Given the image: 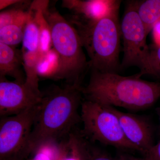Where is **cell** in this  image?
Returning a JSON list of instances; mask_svg holds the SVG:
<instances>
[{
	"label": "cell",
	"instance_id": "obj_1",
	"mask_svg": "<svg viewBox=\"0 0 160 160\" xmlns=\"http://www.w3.org/2000/svg\"><path fill=\"white\" fill-rule=\"evenodd\" d=\"M82 86H54L42 93L32 131L30 155L41 145L59 142L82 122Z\"/></svg>",
	"mask_w": 160,
	"mask_h": 160
},
{
	"label": "cell",
	"instance_id": "obj_2",
	"mask_svg": "<svg viewBox=\"0 0 160 160\" xmlns=\"http://www.w3.org/2000/svg\"><path fill=\"white\" fill-rule=\"evenodd\" d=\"M82 90L85 99L139 111L151 107L159 98L160 82L143 80L138 74L126 77L91 70L89 83Z\"/></svg>",
	"mask_w": 160,
	"mask_h": 160
},
{
	"label": "cell",
	"instance_id": "obj_3",
	"mask_svg": "<svg viewBox=\"0 0 160 160\" xmlns=\"http://www.w3.org/2000/svg\"><path fill=\"white\" fill-rule=\"evenodd\" d=\"M121 1L104 17L89 21L76 16L72 21L83 48L89 58L91 70L102 72L117 73L122 37L119 10Z\"/></svg>",
	"mask_w": 160,
	"mask_h": 160
},
{
	"label": "cell",
	"instance_id": "obj_4",
	"mask_svg": "<svg viewBox=\"0 0 160 160\" xmlns=\"http://www.w3.org/2000/svg\"><path fill=\"white\" fill-rule=\"evenodd\" d=\"M51 30L53 49L59 58V68L54 79L64 80L67 85L82 86L88 68L83 47L77 31L58 12L44 10Z\"/></svg>",
	"mask_w": 160,
	"mask_h": 160
},
{
	"label": "cell",
	"instance_id": "obj_5",
	"mask_svg": "<svg viewBox=\"0 0 160 160\" xmlns=\"http://www.w3.org/2000/svg\"><path fill=\"white\" fill-rule=\"evenodd\" d=\"M81 133L91 143L98 142L122 150L139 151L126 138L117 116L106 106L83 99L81 106Z\"/></svg>",
	"mask_w": 160,
	"mask_h": 160
},
{
	"label": "cell",
	"instance_id": "obj_6",
	"mask_svg": "<svg viewBox=\"0 0 160 160\" xmlns=\"http://www.w3.org/2000/svg\"><path fill=\"white\" fill-rule=\"evenodd\" d=\"M123 41V58L121 67L136 66L140 69V77L145 75L152 76L151 49L146 42L148 34L139 17L134 1L127 2L121 24Z\"/></svg>",
	"mask_w": 160,
	"mask_h": 160
},
{
	"label": "cell",
	"instance_id": "obj_7",
	"mask_svg": "<svg viewBox=\"0 0 160 160\" xmlns=\"http://www.w3.org/2000/svg\"><path fill=\"white\" fill-rule=\"evenodd\" d=\"M39 103L19 114L1 118L0 160H24L30 155L29 142Z\"/></svg>",
	"mask_w": 160,
	"mask_h": 160
},
{
	"label": "cell",
	"instance_id": "obj_8",
	"mask_svg": "<svg viewBox=\"0 0 160 160\" xmlns=\"http://www.w3.org/2000/svg\"><path fill=\"white\" fill-rule=\"evenodd\" d=\"M1 118L19 114L38 105L42 97V92L35 91L25 83L0 78Z\"/></svg>",
	"mask_w": 160,
	"mask_h": 160
},
{
	"label": "cell",
	"instance_id": "obj_9",
	"mask_svg": "<svg viewBox=\"0 0 160 160\" xmlns=\"http://www.w3.org/2000/svg\"><path fill=\"white\" fill-rule=\"evenodd\" d=\"M106 106L117 117L126 138L140 152L146 154L154 145L152 126L149 120L144 116L119 111L112 106Z\"/></svg>",
	"mask_w": 160,
	"mask_h": 160
},
{
	"label": "cell",
	"instance_id": "obj_10",
	"mask_svg": "<svg viewBox=\"0 0 160 160\" xmlns=\"http://www.w3.org/2000/svg\"><path fill=\"white\" fill-rule=\"evenodd\" d=\"M120 1L89 0L63 1V6L73 10L83 19L96 21L106 15Z\"/></svg>",
	"mask_w": 160,
	"mask_h": 160
},
{
	"label": "cell",
	"instance_id": "obj_11",
	"mask_svg": "<svg viewBox=\"0 0 160 160\" xmlns=\"http://www.w3.org/2000/svg\"><path fill=\"white\" fill-rule=\"evenodd\" d=\"M22 52L13 46L0 43V78H5L6 76H9L14 78L15 81L25 83L26 78L22 72Z\"/></svg>",
	"mask_w": 160,
	"mask_h": 160
},
{
	"label": "cell",
	"instance_id": "obj_12",
	"mask_svg": "<svg viewBox=\"0 0 160 160\" xmlns=\"http://www.w3.org/2000/svg\"><path fill=\"white\" fill-rule=\"evenodd\" d=\"M136 10L149 34L160 20V0L134 1Z\"/></svg>",
	"mask_w": 160,
	"mask_h": 160
},
{
	"label": "cell",
	"instance_id": "obj_13",
	"mask_svg": "<svg viewBox=\"0 0 160 160\" xmlns=\"http://www.w3.org/2000/svg\"><path fill=\"white\" fill-rule=\"evenodd\" d=\"M67 152L63 160H89L88 141L75 128L66 138Z\"/></svg>",
	"mask_w": 160,
	"mask_h": 160
},
{
	"label": "cell",
	"instance_id": "obj_14",
	"mask_svg": "<svg viewBox=\"0 0 160 160\" xmlns=\"http://www.w3.org/2000/svg\"><path fill=\"white\" fill-rule=\"evenodd\" d=\"M23 67L26 74L25 84L35 91L40 92L39 88L38 65L42 53L39 51L30 52L23 50Z\"/></svg>",
	"mask_w": 160,
	"mask_h": 160
},
{
	"label": "cell",
	"instance_id": "obj_15",
	"mask_svg": "<svg viewBox=\"0 0 160 160\" xmlns=\"http://www.w3.org/2000/svg\"><path fill=\"white\" fill-rule=\"evenodd\" d=\"M29 16L23 36V50L37 52L39 50L40 33L37 23L33 18L31 12L29 10Z\"/></svg>",
	"mask_w": 160,
	"mask_h": 160
},
{
	"label": "cell",
	"instance_id": "obj_16",
	"mask_svg": "<svg viewBox=\"0 0 160 160\" xmlns=\"http://www.w3.org/2000/svg\"><path fill=\"white\" fill-rule=\"evenodd\" d=\"M59 58L53 49L42 55L38 65L39 76L53 79L59 68Z\"/></svg>",
	"mask_w": 160,
	"mask_h": 160
},
{
	"label": "cell",
	"instance_id": "obj_17",
	"mask_svg": "<svg viewBox=\"0 0 160 160\" xmlns=\"http://www.w3.org/2000/svg\"><path fill=\"white\" fill-rule=\"evenodd\" d=\"M25 27L9 25L0 28V43L15 47L22 42Z\"/></svg>",
	"mask_w": 160,
	"mask_h": 160
},
{
	"label": "cell",
	"instance_id": "obj_18",
	"mask_svg": "<svg viewBox=\"0 0 160 160\" xmlns=\"http://www.w3.org/2000/svg\"><path fill=\"white\" fill-rule=\"evenodd\" d=\"M29 12L23 9H12L1 12L0 28L9 25H17L26 27L29 19Z\"/></svg>",
	"mask_w": 160,
	"mask_h": 160
},
{
	"label": "cell",
	"instance_id": "obj_19",
	"mask_svg": "<svg viewBox=\"0 0 160 160\" xmlns=\"http://www.w3.org/2000/svg\"><path fill=\"white\" fill-rule=\"evenodd\" d=\"M59 142H48L41 145L32 154L29 160H54L59 149Z\"/></svg>",
	"mask_w": 160,
	"mask_h": 160
},
{
	"label": "cell",
	"instance_id": "obj_20",
	"mask_svg": "<svg viewBox=\"0 0 160 160\" xmlns=\"http://www.w3.org/2000/svg\"><path fill=\"white\" fill-rule=\"evenodd\" d=\"M89 160H115L108 153L88 141Z\"/></svg>",
	"mask_w": 160,
	"mask_h": 160
},
{
	"label": "cell",
	"instance_id": "obj_21",
	"mask_svg": "<svg viewBox=\"0 0 160 160\" xmlns=\"http://www.w3.org/2000/svg\"><path fill=\"white\" fill-rule=\"evenodd\" d=\"M150 49L152 76L160 79V46Z\"/></svg>",
	"mask_w": 160,
	"mask_h": 160
},
{
	"label": "cell",
	"instance_id": "obj_22",
	"mask_svg": "<svg viewBox=\"0 0 160 160\" xmlns=\"http://www.w3.org/2000/svg\"><path fill=\"white\" fill-rule=\"evenodd\" d=\"M144 155L146 160H160V140Z\"/></svg>",
	"mask_w": 160,
	"mask_h": 160
},
{
	"label": "cell",
	"instance_id": "obj_23",
	"mask_svg": "<svg viewBox=\"0 0 160 160\" xmlns=\"http://www.w3.org/2000/svg\"><path fill=\"white\" fill-rule=\"evenodd\" d=\"M152 31L154 46L158 47L160 46V20L156 23Z\"/></svg>",
	"mask_w": 160,
	"mask_h": 160
},
{
	"label": "cell",
	"instance_id": "obj_24",
	"mask_svg": "<svg viewBox=\"0 0 160 160\" xmlns=\"http://www.w3.org/2000/svg\"><path fill=\"white\" fill-rule=\"evenodd\" d=\"M67 152V144L66 139L62 140L59 142V149L54 160H63Z\"/></svg>",
	"mask_w": 160,
	"mask_h": 160
},
{
	"label": "cell",
	"instance_id": "obj_25",
	"mask_svg": "<svg viewBox=\"0 0 160 160\" xmlns=\"http://www.w3.org/2000/svg\"><path fill=\"white\" fill-rule=\"evenodd\" d=\"M24 2V1H19V0H1L0 9L2 10L8 6L15 5V4H20Z\"/></svg>",
	"mask_w": 160,
	"mask_h": 160
},
{
	"label": "cell",
	"instance_id": "obj_26",
	"mask_svg": "<svg viewBox=\"0 0 160 160\" xmlns=\"http://www.w3.org/2000/svg\"><path fill=\"white\" fill-rule=\"evenodd\" d=\"M115 160H139V158L134 157L131 156L124 154L123 153H119L117 155Z\"/></svg>",
	"mask_w": 160,
	"mask_h": 160
},
{
	"label": "cell",
	"instance_id": "obj_27",
	"mask_svg": "<svg viewBox=\"0 0 160 160\" xmlns=\"http://www.w3.org/2000/svg\"><path fill=\"white\" fill-rule=\"evenodd\" d=\"M157 112L158 115L159 119L160 128V107H159V108H158V109H157Z\"/></svg>",
	"mask_w": 160,
	"mask_h": 160
},
{
	"label": "cell",
	"instance_id": "obj_28",
	"mask_svg": "<svg viewBox=\"0 0 160 160\" xmlns=\"http://www.w3.org/2000/svg\"><path fill=\"white\" fill-rule=\"evenodd\" d=\"M139 160H146L145 158H139Z\"/></svg>",
	"mask_w": 160,
	"mask_h": 160
}]
</instances>
